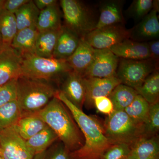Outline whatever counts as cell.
Instances as JSON below:
<instances>
[{"label":"cell","mask_w":159,"mask_h":159,"mask_svg":"<svg viewBox=\"0 0 159 159\" xmlns=\"http://www.w3.org/2000/svg\"><path fill=\"white\" fill-rule=\"evenodd\" d=\"M70 111L84 139L83 146L71 152L72 159H101L106 151L113 145L106 136L103 125L93 116L84 113L71 103L62 93L55 94Z\"/></svg>","instance_id":"obj_1"},{"label":"cell","mask_w":159,"mask_h":159,"mask_svg":"<svg viewBox=\"0 0 159 159\" xmlns=\"http://www.w3.org/2000/svg\"><path fill=\"white\" fill-rule=\"evenodd\" d=\"M38 115L70 152L83 146V135L66 106L57 97L52 98Z\"/></svg>","instance_id":"obj_2"},{"label":"cell","mask_w":159,"mask_h":159,"mask_svg":"<svg viewBox=\"0 0 159 159\" xmlns=\"http://www.w3.org/2000/svg\"><path fill=\"white\" fill-rule=\"evenodd\" d=\"M57 89L47 80L20 77L16 81L17 101L21 116L37 113L55 97Z\"/></svg>","instance_id":"obj_3"},{"label":"cell","mask_w":159,"mask_h":159,"mask_svg":"<svg viewBox=\"0 0 159 159\" xmlns=\"http://www.w3.org/2000/svg\"><path fill=\"white\" fill-rule=\"evenodd\" d=\"M22 57L20 77L49 81L64 77L73 70L67 60L45 58L34 54H26Z\"/></svg>","instance_id":"obj_4"},{"label":"cell","mask_w":159,"mask_h":159,"mask_svg":"<svg viewBox=\"0 0 159 159\" xmlns=\"http://www.w3.org/2000/svg\"><path fill=\"white\" fill-rule=\"evenodd\" d=\"M103 125L106 136L112 144L132 145L143 136V128L129 118L124 111H114Z\"/></svg>","instance_id":"obj_5"},{"label":"cell","mask_w":159,"mask_h":159,"mask_svg":"<svg viewBox=\"0 0 159 159\" xmlns=\"http://www.w3.org/2000/svg\"><path fill=\"white\" fill-rule=\"evenodd\" d=\"M65 26L80 38H84L96 29L98 20L93 12L82 2L78 0H61Z\"/></svg>","instance_id":"obj_6"},{"label":"cell","mask_w":159,"mask_h":159,"mask_svg":"<svg viewBox=\"0 0 159 159\" xmlns=\"http://www.w3.org/2000/svg\"><path fill=\"white\" fill-rule=\"evenodd\" d=\"M158 67L159 63L150 58L141 60L119 58L116 77L121 84L135 90L148 76L158 70Z\"/></svg>","instance_id":"obj_7"},{"label":"cell","mask_w":159,"mask_h":159,"mask_svg":"<svg viewBox=\"0 0 159 159\" xmlns=\"http://www.w3.org/2000/svg\"><path fill=\"white\" fill-rule=\"evenodd\" d=\"M130 29L122 24L95 29L84 38L93 48L98 50L110 49L130 38Z\"/></svg>","instance_id":"obj_8"},{"label":"cell","mask_w":159,"mask_h":159,"mask_svg":"<svg viewBox=\"0 0 159 159\" xmlns=\"http://www.w3.org/2000/svg\"><path fill=\"white\" fill-rule=\"evenodd\" d=\"M0 148L4 159H33L34 155L26 141L20 136L14 126L0 132Z\"/></svg>","instance_id":"obj_9"},{"label":"cell","mask_w":159,"mask_h":159,"mask_svg":"<svg viewBox=\"0 0 159 159\" xmlns=\"http://www.w3.org/2000/svg\"><path fill=\"white\" fill-rule=\"evenodd\" d=\"M119 58L110 49H95L93 60L83 77H116Z\"/></svg>","instance_id":"obj_10"},{"label":"cell","mask_w":159,"mask_h":159,"mask_svg":"<svg viewBox=\"0 0 159 159\" xmlns=\"http://www.w3.org/2000/svg\"><path fill=\"white\" fill-rule=\"evenodd\" d=\"M158 11L159 1H154L153 7L151 11L139 24L130 29L129 39L139 42H148L158 39Z\"/></svg>","instance_id":"obj_11"},{"label":"cell","mask_w":159,"mask_h":159,"mask_svg":"<svg viewBox=\"0 0 159 159\" xmlns=\"http://www.w3.org/2000/svg\"><path fill=\"white\" fill-rule=\"evenodd\" d=\"M23 58L11 46L0 48V87L20 76Z\"/></svg>","instance_id":"obj_12"},{"label":"cell","mask_w":159,"mask_h":159,"mask_svg":"<svg viewBox=\"0 0 159 159\" xmlns=\"http://www.w3.org/2000/svg\"><path fill=\"white\" fill-rule=\"evenodd\" d=\"M85 90L84 105L86 109L94 108V100L101 97H108L117 85L121 84L116 77L108 78L83 77Z\"/></svg>","instance_id":"obj_13"},{"label":"cell","mask_w":159,"mask_h":159,"mask_svg":"<svg viewBox=\"0 0 159 159\" xmlns=\"http://www.w3.org/2000/svg\"><path fill=\"white\" fill-rule=\"evenodd\" d=\"M59 91L69 101L80 110L84 105L85 90L83 77L72 70L64 77Z\"/></svg>","instance_id":"obj_14"},{"label":"cell","mask_w":159,"mask_h":159,"mask_svg":"<svg viewBox=\"0 0 159 159\" xmlns=\"http://www.w3.org/2000/svg\"><path fill=\"white\" fill-rule=\"evenodd\" d=\"M109 49L119 58L134 60L151 59L147 42H139L129 39Z\"/></svg>","instance_id":"obj_15"},{"label":"cell","mask_w":159,"mask_h":159,"mask_svg":"<svg viewBox=\"0 0 159 159\" xmlns=\"http://www.w3.org/2000/svg\"><path fill=\"white\" fill-rule=\"evenodd\" d=\"M124 1L121 0H109L101 3L100 15L97 21L96 29L107 26L124 24L122 13Z\"/></svg>","instance_id":"obj_16"},{"label":"cell","mask_w":159,"mask_h":159,"mask_svg":"<svg viewBox=\"0 0 159 159\" xmlns=\"http://www.w3.org/2000/svg\"><path fill=\"white\" fill-rule=\"evenodd\" d=\"M95 52V49L82 38L76 51L67 61L72 70L83 77L93 60Z\"/></svg>","instance_id":"obj_17"},{"label":"cell","mask_w":159,"mask_h":159,"mask_svg":"<svg viewBox=\"0 0 159 159\" xmlns=\"http://www.w3.org/2000/svg\"><path fill=\"white\" fill-rule=\"evenodd\" d=\"M127 158L131 159H159L158 135L143 137L130 146Z\"/></svg>","instance_id":"obj_18"},{"label":"cell","mask_w":159,"mask_h":159,"mask_svg":"<svg viewBox=\"0 0 159 159\" xmlns=\"http://www.w3.org/2000/svg\"><path fill=\"white\" fill-rule=\"evenodd\" d=\"M80 38L77 34L62 25L53 53V58L67 60L79 45Z\"/></svg>","instance_id":"obj_19"},{"label":"cell","mask_w":159,"mask_h":159,"mask_svg":"<svg viewBox=\"0 0 159 159\" xmlns=\"http://www.w3.org/2000/svg\"><path fill=\"white\" fill-rule=\"evenodd\" d=\"M39 31L36 28H28L17 31L11 44V47L22 56L34 54L35 43Z\"/></svg>","instance_id":"obj_20"},{"label":"cell","mask_w":159,"mask_h":159,"mask_svg":"<svg viewBox=\"0 0 159 159\" xmlns=\"http://www.w3.org/2000/svg\"><path fill=\"white\" fill-rule=\"evenodd\" d=\"M13 126L20 136L26 141L48 125L37 113H35L21 117Z\"/></svg>","instance_id":"obj_21"},{"label":"cell","mask_w":159,"mask_h":159,"mask_svg":"<svg viewBox=\"0 0 159 159\" xmlns=\"http://www.w3.org/2000/svg\"><path fill=\"white\" fill-rule=\"evenodd\" d=\"M61 26V12L57 3L40 11L36 25L39 32L57 30Z\"/></svg>","instance_id":"obj_22"},{"label":"cell","mask_w":159,"mask_h":159,"mask_svg":"<svg viewBox=\"0 0 159 159\" xmlns=\"http://www.w3.org/2000/svg\"><path fill=\"white\" fill-rule=\"evenodd\" d=\"M61 29L39 32L35 43L34 54L45 58H53Z\"/></svg>","instance_id":"obj_23"},{"label":"cell","mask_w":159,"mask_h":159,"mask_svg":"<svg viewBox=\"0 0 159 159\" xmlns=\"http://www.w3.org/2000/svg\"><path fill=\"white\" fill-rule=\"evenodd\" d=\"M59 140L58 137L49 126L26 141L29 149L34 155L42 152Z\"/></svg>","instance_id":"obj_24"},{"label":"cell","mask_w":159,"mask_h":159,"mask_svg":"<svg viewBox=\"0 0 159 159\" xmlns=\"http://www.w3.org/2000/svg\"><path fill=\"white\" fill-rule=\"evenodd\" d=\"M40 11L32 0L23 5L15 13L17 31L28 28H36Z\"/></svg>","instance_id":"obj_25"},{"label":"cell","mask_w":159,"mask_h":159,"mask_svg":"<svg viewBox=\"0 0 159 159\" xmlns=\"http://www.w3.org/2000/svg\"><path fill=\"white\" fill-rule=\"evenodd\" d=\"M138 94L134 89L120 84L113 90L108 97L112 102L114 111H124Z\"/></svg>","instance_id":"obj_26"},{"label":"cell","mask_w":159,"mask_h":159,"mask_svg":"<svg viewBox=\"0 0 159 159\" xmlns=\"http://www.w3.org/2000/svg\"><path fill=\"white\" fill-rule=\"evenodd\" d=\"M139 95L149 104L159 101V71H154L145 79L142 85L135 89Z\"/></svg>","instance_id":"obj_27"},{"label":"cell","mask_w":159,"mask_h":159,"mask_svg":"<svg viewBox=\"0 0 159 159\" xmlns=\"http://www.w3.org/2000/svg\"><path fill=\"white\" fill-rule=\"evenodd\" d=\"M17 32L16 20L14 14L3 8L0 10V34L3 45L11 46V42Z\"/></svg>","instance_id":"obj_28"},{"label":"cell","mask_w":159,"mask_h":159,"mask_svg":"<svg viewBox=\"0 0 159 159\" xmlns=\"http://www.w3.org/2000/svg\"><path fill=\"white\" fill-rule=\"evenodd\" d=\"M149 106L143 97L138 94L124 111L135 123L143 128L148 117Z\"/></svg>","instance_id":"obj_29"},{"label":"cell","mask_w":159,"mask_h":159,"mask_svg":"<svg viewBox=\"0 0 159 159\" xmlns=\"http://www.w3.org/2000/svg\"><path fill=\"white\" fill-rule=\"evenodd\" d=\"M21 117L16 100L0 107V132L15 125Z\"/></svg>","instance_id":"obj_30"},{"label":"cell","mask_w":159,"mask_h":159,"mask_svg":"<svg viewBox=\"0 0 159 159\" xmlns=\"http://www.w3.org/2000/svg\"><path fill=\"white\" fill-rule=\"evenodd\" d=\"M159 131V101L150 104L147 120L143 125V136L157 135Z\"/></svg>","instance_id":"obj_31"},{"label":"cell","mask_w":159,"mask_h":159,"mask_svg":"<svg viewBox=\"0 0 159 159\" xmlns=\"http://www.w3.org/2000/svg\"><path fill=\"white\" fill-rule=\"evenodd\" d=\"M70 152L59 140L46 150L36 154L33 159H72Z\"/></svg>","instance_id":"obj_32"},{"label":"cell","mask_w":159,"mask_h":159,"mask_svg":"<svg viewBox=\"0 0 159 159\" xmlns=\"http://www.w3.org/2000/svg\"><path fill=\"white\" fill-rule=\"evenodd\" d=\"M153 0H134L126 10V14L136 21H141L153 7Z\"/></svg>","instance_id":"obj_33"},{"label":"cell","mask_w":159,"mask_h":159,"mask_svg":"<svg viewBox=\"0 0 159 159\" xmlns=\"http://www.w3.org/2000/svg\"><path fill=\"white\" fill-rule=\"evenodd\" d=\"M130 145L125 143H116L111 145L101 159H126L130 151Z\"/></svg>","instance_id":"obj_34"},{"label":"cell","mask_w":159,"mask_h":159,"mask_svg":"<svg viewBox=\"0 0 159 159\" xmlns=\"http://www.w3.org/2000/svg\"><path fill=\"white\" fill-rule=\"evenodd\" d=\"M17 79L10 80L0 89V107L16 100Z\"/></svg>","instance_id":"obj_35"},{"label":"cell","mask_w":159,"mask_h":159,"mask_svg":"<svg viewBox=\"0 0 159 159\" xmlns=\"http://www.w3.org/2000/svg\"><path fill=\"white\" fill-rule=\"evenodd\" d=\"M94 106L101 113L107 116L111 115L114 111L113 105L108 97H101L95 98Z\"/></svg>","instance_id":"obj_36"},{"label":"cell","mask_w":159,"mask_h":159,"mask_svg":"<svg viewBox=\"0 0 159 159\" xmlns=\"http://www.w3.org/2000/svg\"><path fill=\"white\" fill-rule=\"evenodd\" d=\"M29 0H5L3 8L12 14H15L23 5Z\"/></svg>","instance_id":"obj_37"},{"label":"cell","mask_w":159,"mask_h":159,"mask_svg":"<svg viewBox=\"0 0 159 159\" xmlns=\"http://www.w3.org/2000/svg\"><path fill=\"white\" fill-rule=\"evenodd\" d=\"M148 48L150 53L151 59L159 63V41L158 39L154 40L148 42Z\"/></svg>","instance_id":"obj_38"},{"label":"cell","mask_w":159,"mask_h":159,"mask_svg":"<svg viewBox=\"0 0 159 159\" xmlns=\"http://www.w3.org/2000/svg\"><path fill=\"white\" fill-rule=\"evenodd\" d=\"M33 2L40 11L58 3L56 0H34Z\"/></svg>","instance_id":"obj_39"},{"label":"cell","mask_w":159,"mask_h":159,"mask_svg":"<svg viewBox=\"0 0 159 159\" xmlns=\"http://www.w3.org/2000/svg\"><path fill=\"white\" fill-rule=\"evenodd\" d=\"M4 1H5V0H0V10L3 8Z\"/></svg>","instance_id":"obj_40"},{"label":"cell","mask_w":159,"mask_h":159,"mask_svg":"<svg viewBox=\"0 0 159 159\" xmlns=\"http://www.w3.org/2000/svg\"><path fill=\"white\" fill-rule=\"evenodd\" d=\"M3 46V42L2 39V36H1V34H0V48Z\"/></svg>","instance_id":"obj_41"},{"label":"cell","mask_w":159,"mask_h":159,"mask_svg":"<svg viewBox=\"0 0 159 159\" xmlns=\"http://www.w3.org/2000/svg\"><path fill=\"white\" fill-rule=\"evenodd\" d=\"M0 159H4L2 156L0 155Z\"/></svg>","instance_id":"obj_42"},{"label":"cell","mask_w":159,"mask_h":159,"mask_svg":"<svg viewBox=\"0 0 159 159\" xmlns=\"http://www.w3.org/2000/svg\"><path fill=\"white\" fill-rule=\"evenodd\" d=\"M0 155L2 156V154H1V148H0Z\"/></svg>","instance_id":"obj_43"},{"label":"cell","mask_w":159,"mask_h":159,"mask_svg":"<svg viewBox=\"0 0 159 159\" xmlns=\"http://www.w3.org/2000/svg\"><path fill=\"white\" fill-rule=\"evenodd\" d=\"M131 159L127 158V159Z\"/></svg>","instance_id":"obj_44"},{"label":"cell","mask_w":159,"mask_h":159,"mask_svg":"<svg viewBox=\"0 0 159 159\" xmlns=\"http://www.w3.org/2000/svg\"><path fill=\"white\" fill-rule=\"evenodd\" d=\"M1 87H2V86L0 87V89H1Z\"/></svg>","instance_id":"obj_45"}]
</instances>
